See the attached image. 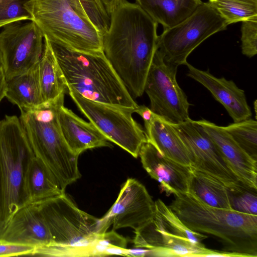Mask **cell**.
Here are the masks:
<instances>
[{"label":"cell","mask_w":257,"mask_h":257,"mask_svg":"<svg viewBox=\"0 0 257 257\" xmlns=\"http://www.w3.org/2000/svg\"><path fill=\"white\" fill-rule=\"evenodd\" d=\"M147 142L163 156L181 164L190 166L187 150L178 134L168 122L157 115L145 128Z\"/></svg>","instance_id":"obj_21"},{"label":"cell","mask_w":257,"mask_h":257,"mask_svg":"<svg viewBox=\"0 0 257 257\" xmlns=\"http://www.w3.org/2000/svg\"><path fill=\"white\" fill-rule=\"evenodd\" d=\"M213 141L239 180L257 190V161L248 155L222 126L205 119L197 120Z\"/></svg>","instance_id":"obj_16"},{"label":"cell","mask_w":257,"mask_h":257,"mask_svg":"<svg viewBox=\"0 0 257 257\" xmlns=\"http://www.w3.org/2000/svg\"><path fill=\"white\" fill-rule=\"evenodd\" d=\"M49 42L68 90H73L94 101L137 108L138 105L103 51H79L55 42Z\"/></svg>","instance_id":"obj_3"},{"label":"cell","mask_w":257,"mask_h":257,"mask_svg":"<svg viewBox=\"0 0 257 257\" xmlns=\"http://www.w3.org/2000/svg\"><path fill=\"white\" fill-rule=\"evenodd\" d=\"M65 94L26 110L19 117L32 154L55 177L62 189L79 179L78 157L68 147L62 134L58 113Z\"/></svg>","instance_id":"obj_4"},{"label":"cell","mask_w":257,"mask_h":257,"mask_svg":"<svg viewBox=\"0 0 257 257\" xmlns=\"http://www.w3.org/2000/svg\"><path fill=\"white\" fill-rule=\"evenodd\" d=\"M36 247L0 238V256L33 255Z\"/></svg>","instance_id":"obj_32"},{"label":"cell","mask_w":257,"mask_h":257,"mask_svg":"<svg viewBox=\"0 0 257 257\" xmlns=\"http://www.w3.org/2000/svg\"><path fill=\"white\" fill-rule=\"evenodd\" d=\"M6 97L20 110L32 109L44 102L39 81V63L27 71L6 80Z\"/></svg>","instance_id":"obj_22"},{"label":"cell","mask_w":257,"mask_h":257,"mask_svg":"<svg viewBox=\"0 0 257 257\" xmlns=\"http://www.w3.org/2000/svg\"><path fill=\"white\" fill-rule=\"evenodd\" d=\"M188 189V192L209 206L232 209L228 188L216 178L190 166Z\"/></svg>","instance_id":"obj_24"},{"label":"cell","mask_w":257,"mask_h":257,"mask_svg":"<svg viewBox=\"0 0 257 257\" xmlns=\"http://www.w3.org/2000/svg\"><path fill=\"white\" fill-rule=\"evenodd\" d=\"M68 92L80 110L109 141L138 158L147 140L145 131L132 116L136 109L98 102L73 90Z\"/></svg>","instance_id":"obj_10"},{"label":"cell","mask_w":257,"mask_h":257,"mask_svg":"<svg viewBox=\"0 0 257 257\" xmlns=\"http://www.w3.org/2000/svg\"><path fill=\"white\" fill-rule=\"evenodd\" d=\"M227 24L208 3H202L182 21L164 29L158 36L157 50L165 61L185 65L191 53L211 35L224 30Z\"/></svg>","instance_id":"obj_9"},{"label":"cell","mask_w":257,"mask_h":257,"mask_svg":"<svg viewBox=\"0 0 257 257\" xmlns=\"http://www.w3.org/2000/svg\"><path fill=\"white\" fill-rule=\"evenodd\" d=\"M64 193L65 192L52 173L31 154L24 168L22 186V205L39 203Z\"/></svg>","instance_id":"obj_20"},{"label":"cell","mask_w":257,"mask_h":257,"mask_svg":"<svg viewBox=\"0 0 257 257\" xmlns=\"http://www.w3.org/2000/svg\"><path fill=\"white\" fill-rule=\"evenodd\" d=\"M0 238L36 247L52 242L50 231L38 203L22 205Z\"/></svg>","instance_id":"obj_18"},{"label":"cell","mask_w":257,"mask_h":257,"mask_svg":"<svg viewBox=\"0 0 257 257\" xmlns=\"http://www.w3.org/2000/svg\"><path fill=\"white\" fill-rule=\"evenodd\" d=\"M119 1V0H100L109 17L117 6Z\"/></svg>","instance_id":"obj_35"},{"label":"cell","mask_w":257,"mask_h":257,"mask_svg":"<svg viewBox=\"0 0 257 257\" xmlns=\"http://www.w3.org/2000/svg\"><path fill=\"white\" fill-rule=\"evenodd\" d=\"M103 35V53L133 99L144 92L157 49L158 23L137 3L119 0Z\"/></svg>","instance_id":"obj_1"},{"label":"cell","mask_w":257,"mask_h":257,"mask_svg":"<svg viewBox=\"0 0 257 257\" xmlns=\"http://www.w3.org/2000/svg\"><path fill=\"white\" fill-rule=\"evenodd\" d=\"M155 201L145 186L134 178L122 186L118 197L107 212L99 219L98 233L112 229L130 227L137 231L152 219Z\"/></svg>","instance_id":"obj_14"},{"label":"cell","mask_w":257,"mask_h":257,"mask_svg":"<svg viewBox=\"0 0 257 257\" xmlns=\"http://www.w3.org/2000/svg\"><path fill=\"white\" fill-rule=\"evenodd\" d=\"M234 141L257 161V121L250 118L222 126Z\"/></svg>","instance_id":"obj_27"},{"label":"cell","mask_w":257,"mask_h":257,"mask_svg":"<svg viewBox=\"0 0 257 257\" xmlns=\"http://www.w3.org/2000/svg\"><path fill=\"white\" fill-rule=\"evenodd\" d=\"M135 112L138 113L144 120L145 128L149 126L157 115L150 108L144 105H138Z\"/></svg>","instance_id":"obj_33"},{"label":"cell","mask_w":257,"mask_h":257,"mask_svg":"<svg viewBox=\"0 0 257 257\" xmlns=\"http://www.w3.org/2000/svg\"><path fill=\"white\" fill-rule=\"evenodd\" d=\"M187 75L203 85L225 108L233 122L250 118L251 111L243 90L232 80L218 78L208 70H200L187 62Z\"/></svg>","instance_id":"obj_17"},{"label":"cell","mask_w":257,"mask_h":257,"mask_svg":"<svg viewBox=\"0 0 257 257\" xmlns=\"http://www.w3.org/2000/svg\"><path fill=\"white\" fill-rule=\"evenodd\" d=\"M63 137L70 149L79 156L84 151L112 145L91 122H87L62 105L58 113Z\"/></svg>","instance_id":"obj_19"},{"label":"cell","mask_w":257,"mask_h":257,"mask_svg":"<svg viewBox=\"0 0 257 257\" xmlns=\"http://www.w3.org/2000/svg\"><path fill=\"white\" fill-rule=\"evenodd\" d=\"M228 26L257 18V0H209Z\"/></svg>","instance_id":"obj_26"},{"label":"cell","mask_w":257,"mask_h":257,"mask_svg":"<svg viewBox=\"0 0 257 257\" xmlns=\"http://www.w3.org/2000/svg\"><path fill=\"white\" fill-rule=\"evenodd\" d=\"M136 3L164 29L178 24L202 3L201 0H136Z\"/></svg>","instance_id":"obj_23"},{"label":"cell","mask_w":257,"mask_h":257,"mask_svg":"<svg viewBox=\"0 0 257 257\" xmlns=\"http://www.w3.org/2000/svg\"><path fill=\"white\" fill-rule=\"evenodd\" d=\"M174 196L169 207L190 229L215 237L224 251L257 256V215L209 206L190 192Z\"/></svg>","instance_id":"obj_2"},{"label":"cell","mask_w":257,"mask_h":257,"mask_svg":"<svg viewBox=\"0 0 257 257\" xmlns=\"http://www.w3.org/2000/svg\"><path fill=\"white\" fill-rule=\"evenodd\" d=\"M134 246L150 250L151 256H221L222 251L208 249L202 243L204 234L187 227L160 199L155 201L151 220L135 231Z\"/></svg>","instance_id":"obj_7"},{"label":"cell","mask_w":257,"mask_h":257,"mask_svg":"<svg viewBox=\"0 0 257 257\" xmlns=\"http://www.w3.org/2000/svg\"><path fill=\"white\" fill-rule=\"evenodd\" d=\"M44 36L33 21L9 24L0 32V52L6 80L38 64L43 51Z\"/></svg>","instance_id":"obj_13"},{"label":"cell","mask_w":257,"mask_h":257,"mask_svg":"<svg viewBox=\"0 0 257 257\" xmlns=\"http://www.w3.org/2000/svg\"><path fill=\"white\" fill-rule=\"evenodd\" d=\"M6 78L3 67L0 68V102L6 97Z\"/></svg>","instance_id":"obj_34"},{"label":"cell","mask_w":257,"mask_h":257,"mask_svg":"<svg viewBox=\"0 0 257 257\" xmlns=\"http://www.w3.org/2000/svg\"><path fill=\"white\" fill-rule=\"evenodd\" d=\"M26 8L49 41L79 51H103L102 35L79 0H32Z\"/></svg>","instance_id":"obj_6"},{"label":"cell","mask_w":257,"mask_h":257,"mask_svg":"<svg viewBox=\"0 0 257 257\" xmlns=\"http://www.w3.org/2000/svg\"><path fill=\"white\" fill-rule=\"evenodd\" d=\"M44 47L39 62V81L44 102L56 99L68 91L63 76L48 39L44 37Z\"/></svg>","instance_id":"obj_25"},{"label":"cell","mask_w":257,"mask_h":257,"mask_svg":"<svg viewBox=\"0 0 257 257\" xmlns=\"http://www.w3.org/2000/svg\"><path fill=\"white\" fill-rule=\"evenodd\" d=\"M178 67L166 62L157 49L144 87L151 110L173 124L189 118L190 103L176 80Z\"/></svg>","instance_id":"obj_11"},{"label":"cell","mask_w":257,"mask_h":257,"mask_svg":"<svg viewBox=\"0 0 257 257\" xmlns=\"http://www.w3.org/2000/svg\"><path fill=\"white\" fill-rule=\"evenodd\" d=\"M170 124L187 150L190 166L216 178L229 189L247 186L239 180L197 121L189 117L180 123Z\"/></svg>","instance_id":"obj_12"},{"label":"cell","mask_w":257,"mask_h":257,"mask_svg":"<svg viewBox=\"0 0 257 257\" xmlns=\"http://www.w3.org/2000/svg\"><path fill=\"white\" fill-rule=\"evenodd\" d=\"M232 209L243 213L257 215L256 191L247 186L229 189Z\"/></svg>","instance_id":"obj_28"},{"label":"cell","mask_w":257,"mask_h":257,"mask_svg":"<svg viewBox=\"0 0 257 257\" xmlns=\"http://www.w3.org/2000/svg\"><path fill=\"white\" fill-rule=\"evenodd\" d=\"M32 0H0V28L13 23L32 21L26 5Z\"/></svg>","instance_id":"obj_29"},{"label":"cell","mask_w":257,"mask_h":257,"mask_svg":"<svg viewBox=\"0 0 257 257\" xmlns=\"http://www.w3.org/2000/svg\"><path fill=\"white\" fill-rule=\"evenodd\" d=\"M37 203L52 242L36 247L33 256H90L99 219L78 208L65 193Z\"/></svg>","instance_id":"obj_5"},{"label":"cell","mask_w":257,"mask_h":257,"mask_svg":"<svg viewBox=\"0 0 257 257\" xmlns=\"http://www.w3.org/2000/svg\"><path fill=\"white\" fill-rule=\"evenodd\" d=\"M241 22V52L244 55L251 58L257 54V18Z\"/></svg>","instance_id":"obj_30"},{"label":"cell","mask_w":257,"mask_h":257,"mask_svg":"<svg viewBox=\"0 0 257 257\" xmlns=\"http://www.w3.org/2000/svg\"><path fill=\"white\" fill-rule=\"evenodd\" d=\"M139 156L144 169L167 196L188 192L190 166L163 156L148 142L141 147Z\"/></svg>","instance_id":"obj_15"},{"label":"cell","mask_w":257,"mask_h":257,"mask_svg":"<svg viewBox=\"0 0 257 257\" xmlns=\"http://www.w3.org/2000/svg\"><path fill=\"white\" fill-rule=\"evenodd\" d=\"M3 67V59L1 55V53L0 52V68Z\"/></svg>","instance_id":"obj_36"},{"label":"cell","mask_w":257,"mask_h":257,"mask_svg":"<svg viewBox=\"0 0 257 257\" xmlns=\"http://www.w3.org/2000/svg\"><path fill=\"white\" fill-rule=\"evenodd\" d=\"M32 154L19 118L0 120V236L22 205L24 168Z\"/></svg>","instance_id":"obj_8"},{"label":"cell","mask_w":257,"mask_h":257,"mask_svg":"<svg viewBox=\"0 0 257 257\" xmlns=\"http://www.w3.org/2000/svg\"><path fill=\"white\" fill-rule=\"evenodd\" d=\"M127 239L112 229L109 232L99 234L91 245V256H104L106 248L110 246L126 248Z\"/></svg>","instance_id":"obj_31"}]
</instances>
